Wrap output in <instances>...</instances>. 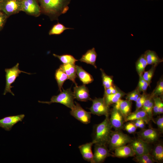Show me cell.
<instances>
[{"label":"cell","instance_id":"17","mask_svg":"<svg viewBox=\"0 0 163 163\" xmlns=\"http://www.w3.org/2000/svg\"><path fill=\"white\" fill-rule=\"evenodd\" d=\"M137 120H142L147 124L150 121L146 112L142 108L131 112L125 119L124 121L126 122Z\"/></svg>","mask_w":163,"mask_h":163},{"label":"cell","instance_id":"15","mask_svg":"<svg viewBox=\"0 0 163 163\" xmlns=\"http://www.w3.org/2000/svg\"><path fill=\"white\" fill-rule=\"evenodd\" d=\"M74 98L81 101H87L91 100L90 97L89 90L85 85L78 86L77 85L74 87L73 92Z\"/></svg>","mask_w":163,"mask_h":163},{"label":"cell","instance_id":"5","mask_svg":"<svg viewBox=\"0 0 163 163\" xmlns=\"http://www.w3.org/2000/svg\"><path fill=\"white\" fill-rule=\"evenodd\" d=\"M19 63H18L14 66L9 69H5V71L6 73V85L3 94L5 95L8 92L11 93L13 95H14L11 90L13 86L11 84L14 82L17 77L19 76L21 73H24L29 75L32 74L31 73L21 71L19 69Z\"/></svg>","mask_w":163,"mask_h":163},{"label":"cell","instance_id":"4","mask_svg":"<svg viewBox=\"0 0 163 163\" xmlns=\"http://www.w3.org/2000/svg\"><path fill=\"white\" fill-rule=\"evenodd\" d=\"M132 139L121 130L112 131L107 146L110 151H113L117 148L129 143Z\"/></svg>","mask_w":163,"mask_h":163},{"label":"cell","instance_id":"22","mask_svg":"<svg viewBox=\"0 0 163 163\" xmlns=\"http://www.w3.org/2000/svg\"><path fill=\"white\" fill-rule=\"evenodd\" d=\"M154 96L149 94L141 108L146 112L150 120L153 121V109L154 106Z\"/></svg>","mask_w":163,"mask_h":163},{"label":"cell","instance_id":"11","mask_svg":"<svg viewBox=\"0 0 163 163\" xmlns=\"http://www.w3.org/2000/svg\"><path fill=\"white\" fill-rule=\"evenodd\" d=\"M22 11L35 17L40 15L41 8L37 0H22Z\"/></svg>","mask_w":163,"mask_h":163},{"label":"cell","instance_id":"7","mask_svg":"<svg viewBox=\"0 0 163 163\" xmlns=\"http://www.w3.org/2000/svg\"><path fill=\"white\" fill-rule=\"evenodd\" d=\"M137 133L138 138L151 144L157 143L161 134L158 129L152 128L141 129Z\"/></svg>","mask_w":163,"mask_h":163},{"label":"cell","instance_id":"20","mask_svg":"<svg viewBox=\"0 0 163 163\" xmlns=\"http://www.w3.org/2000/svg\"><path fill=\"white\" fill-rule=\"evenodd\" d=\"M97 56V53L94 48L88 50L83 55L79 60L81 62H85L93 66L95 68H97L95 62Z\"/></svg>","mask_w":163,"mask_h":163},{"label":"cell","instance_id":"37","mask_svg":"<svg viewBox=\"0 0 163 163\" xmlns=\"http://www.w3.org/2000/svg\"><path fill=\"white\" fill-rule=\"evenodd\" d=\"M148 94L145 93H143L142 94H140L137 100L136 101V110H137L141 108L143 106L144 101L147 97Z\"/></svg>","mask_w":163,"mask_h":163},{"label":"cell","instance_id":"2","mask_svg":"<svg viewBox=\"0 0 163 163\" xmlns=\"http://www.w3.org/2000/svg\"><path fill=\"white\" fill-rule=\"evenodd\" d=\"M109 116H106L103 121L94 125L92 136V142L94 144L107 147L113 128L109 120Z\"/></svg>","mask_w":163,"mask_h":163},{"label":"cell","instance_id":"43","mask_svg":"<svg viewBox=\"0 0 163 163\" xmlns=\"http://www.w3.org/2000/svg\"><path fill=\"white\" fill-rule=\"evenodd\" d=\"M163 113V103L161 99L159 97L158 99V114L160 115Z\"/></svg>","mask_w":163,"mask_h":163},{"label":"cell","instance_id":"31","mask_svg":"<svg viewBox=\"0 0 163 163\" xmlns=\"http://www.w3.org/2000/svg\"><path fill=\"white\" fill-rule=\"evenodd\" d=\"M100 70L101 73L103 85L105 89L114 85L113 77L106 74L102 69H101Z\"/></svg>","mask_w":163,"mask_h":163},{"label":"cell","instance_id":"18","mask_svg":"<svg viewBox=\"0 0 163 163\" xmlns=\"http://www.w3.org/2000/svg\"><path fill=\"white\" fill-rule=\"evenodd\" d=\"M113 151V157L119 158H126L134 157L135 156L134 152L130 146L128 144L115 149Z\"/></svg>","mask_w":163,"mask_h":163},{"label":"cell","instance_id":"24","mask_svg":"<svg viewBox=\"0 0 163 163\" xmlns=\"http://www.w3.org/2000/svg\"><path fill=\"white\" fill-rule=\"evenodd\" d=\"M150 154L155 162L162 163L163 161V145L161 143H158L152 148Z\"/></svg>","mask_w":163,"mask_h":163},{"label":"cell","instance_id":"6","mask_svg":"<svg viewBox=\"0 0 163 163\" xmlns=\"http://www.w3.org/2000/svg\"><path fill=\"white\" fill-rule=\"evenodd\" d=\"M22 0H2L0 10L8 17L22 11Z\"/></svg>","mask_w":163,"mask_h":163},{"label":"cell","instance_id":"12","mask_svg":"<svg viewBox=\"0 0 163 163\" xmlns=\"http://www.w3.org/2000/svg\"><path fill=\"white\" fill-rule=\"evenodd\" d=\"M110 156L113 157L107 146L94 144L93 163H101Z\"/></svg>","mask_w":163,"mask_h":163},{"label":"cell","instance_id":"44","mask_svg":"<svg viewBox=\"0 0 163 163\" xmlns=\"http://www.w3.org/2000/svg\"><path fill=\"white\" fill-rule=\"evenodd\" d=\"M145 123L143 120H142L141 122L139 124V126L138 128L141 129H143L145 128Z\"/></svg>","mask_w":163,"mask_h":163},{"label":"cell","instance_id":"40","mask_svg":"<svg viewBox=\"0 0 163 163\" xmlns=\"http://www.w3.org/2000/svg\"><path fill=\"white\" fill-rule=\"evenodd\" d=\"M158 96H154L153 99L154 101V106L153 109V115H157L158 114Z\"/></svg>","mask_w":163,"mask_h":163},{"label":"cell","instance_id":"16","mask_svg":"<svg viewBox=\"0 0 163 163\" xmlns=\"http://www.w3.org/2000/svg\"><path fill=\"white\" fill-rule=\"evenodd\" d=\"M132 104L131 101L121 99L115 104L113 107L119 110L125 119L131 112Z\"/></svg>","mask_w":163,"mask_h":163},{"label":"cell","instance_id":"3","mask_svg":"<svg viewBox=\"0 0 163 163\" xmlns=\"http://www.w3.org/2000/svg\"><path fill=\"white\" fill-rule=\"evenodd\" d=\"M73 92L71 88L66 90L63 89V91L57 95L53 96L49 101H38V102L43 104H50L53 103H59L63 104L71 109L75 106Z\"/></svg>","mask_w":163,"mask_h":163},{"label":"cell","instance_id":"27","mask_svg":"<svg viewBox=\"0 0 163 163\" xmlns=\"http://www.w3.org/2000/svg\"><path fill=\"white\" fill-rule=\"evenodd\" d=\"M55 78L59 90L61 92L62 86L65 82L69 79L68 76L60 68L57 69L55 74Z\"/></svg>","mask_w":163,"mask_h":163},{"label":"cell","instance_id":"23","mask_svg":"<svg viewBox=\"0 0 163 163\" xmlns=\"http://www.w3.org/2000/svg\"><path fill=\"white\" fill-rule=\"evenodd\" d=\"M76 74L84 85L88 84L94 81L92 76L85 70L82 67L76 65Z\"/></svg>","mask_w":163,"mask_h":163},{"label":"cell","instance_id":"38","mask_svg":"<svg viewBox=\"0 0 163 163\" xmlns=\"http://www.w3.org/2000/svg\"><path fill=\"white\" fill-rule=\"evenodd\" d=\"M123 125V129L129 134H133L136 131L137 128L131 121Z\"/></svg>","mask_w":163,"mask_h":163},{"label":"cell","instance_id":"46","mask_svg":"<svg viewBox=\"0 0 163 163\" xmlns=\"http://www.w3.org/2000/svg\"></svg>","mask_w":163,"mask_h":163},{"label":"cell","instance_id":"28","mask_svg":"<svg viewBox=\"0 0 163 163\" xmlns=\"http://www.w3.org/2000/svg\"><path fill=\"white\" fill-rule=\"evenodd\" d=\"M148 64L144 54L141 55L136 63V71L139 76L142 75Z\"/></svg>","mask_w":163,"mask_h":163},{"label":"cell","instance_id":"9","mask_svg":"<svg viewBox=\"0 0 163 163\" xmlns=\"http://www.w3.org/2000/svg\"><path fill=\"white\" fill-rule=\"evenodd\" d=\"M133 149L135 156L150 154L152 148L151 144L146 142L138 137L132 139L128 144Z\"/></svg>","mask_w":163,"mask_h":163},{"label":"cell","instance_id":"33","mask_svg":"<svg viewBox=\"0 0 163 163\" xmlns=\"http://www.w3.org/2000/svg\"><path fill=\"white\" fill-rule=\"evenodd\" d=\"M156 66L155 65H152V67L149 70L145 71L142 75L143 78L148 83L150 86Z\"/></svg>","mask_w":163,"mask_h":163},{"label":"cell","instance_id":"45","mask_svg":"<svg viewBox=\"0 0 163 163\" xmlns=\"http://www.w3.org/2000/svg\"><path fill=\"white\" fill-rule=\"evenodd\" d=\"M2 0H0V2L2 1Z\"/></svg>","mask_w":163,"mask_h":163},{"label":"cell","instance_id":"25","mask_svg":"<svg viewBox=\"0 0 163 163\" xmlns=\"http://www.w3.org/2000/svg\"><path fill=\"white\" fill-rule=\"evenodd\" d=\"M148 65H157L163 62V59H160L156 53L150 50L145 51L144 54Z\"/></svg>","mask_w":163,"mask_h":163},{"label":"cell","instance_id":"35","mask_svg":"<svg viewBox=\"0 0 163 163\" xmlns=\"http://www.w3.org/2000/svg\"><path fill=\"white\" fill-rule=\"evenodd\" d=\"M140 92L136 87L134 90L126 94V99L130 101H133L136 102L140 95Z\"/></svg>","mask_w":163,"mask_h":163},{"label":"cell","instance_id":"34","mask_svg":"<svg viewBox=\"0 0 163 163\" xmlns=\"http://www.w3.org/2000/svg\"><path fill=\"white\" fill-rule=\"evenodd\" d=\"M154 96H159L163 94V78L160 79L157 83V85L152 93Z\"/></svg>","mask_w":163,"mask_h":163},{"label":"cell","instance_id":"8","mask_svg":"<svg viewBox=\"0 0 163 163\" xmlns=\"http://www.w3.org/2000/svg\"><path fill=\"white\" fill-rule=\"evenodd\" d=\"M92 104L89 109L91 113L98 116L109 115V106L105 103L104 97L97 98L91 100Z\"/></svg>","mask_w":163,"mask_h":163},{"label":"cell","instance_id":"30","mask_svg":"<svg viewBox=\"0 0 163 163\" xmlns=\"http://www.w3.org/2000/svg\"><path fill=\"white\" fill-rule=\"evenodd\" d=\"M53 55L58 58L63 64H75V62L78 60L75 59L72 55L70 54H64L59 55L53 54Z\"/></svg>","mask_w":163,"mask_h":163},{"label":"cell","instance_id":"39","mask_svg":"<svg viewBox=\"0 0 163 163\" xmlns=\"http://www.w3.org/2000/svg\"><path fill=\"white\" fill-rule=\"evenodd\" d=\"M153 121L158 126V129L161 133H163V116H159L153 119Z\"/></svg>","mask_w":163,"mask_h":163},{"label":"cell","instance_id":"19","mask_svg":"<svg viewBox=\"0 0 163 163\" xmlns=\"http://www.w3.org/2000/svg\"><path fill=\"white\" fill-rule=\"evenodd\" d=\"M93 144L92 142L81 145L78 147L83 159L91 163H93V154L92 151V146Z\"/></svg>","mask_w":163,"mask_h":163},{"label":"cell","instance_id":"26","mask_svg":"<svg viewBox=\"0 0 163 163\" xmlns=\"http://www.w3.org/2000/svg\"><path fill=\"white\" fill-rule=\"evenodd\" d=\"M126 94L120 90L117 92L112 94H104L103 97L106 104L110 106L111 104H115Z\"/></svg>","mask_w":163,"mask_h":163},{"label":"cell","instance_id":"14","mask_svg":"<svg viewBox=\"0 0 163 163\" xmlns=\"http://www.w3.org/2000/svg\"><path fill=\"white\" fill-rule=\"evenodd\" d=\"M24 114L6 117L0 119V127L9 131L18 123L22 121L25 117Z\"/></svg>","mask_w":163,"mask_h":163},{"label":"cell","instance_id":"41","mask_svg":"<svg viewBox=\"0 0 163 163\" xmlns=\"http://www.w3.org/2000/svg\"><path fill=\"white\" fill-rule=\"evenodd\" d=\"M120 90L113 85L104 89V94H115Z\"/></svg>","mask_w":163,"mask_h":163},{"label":"cell","instance_id":"29","mask_svg":"<svg viewBox=\"0 0 163 163\" xmlns=\"http://www.w3.org/2000/svg\"><path fill=\"white\" fill-rule=\"evenodd\" d=\"M73 29V28L65 27L63 24L58 22L54 25L50 30L49 34L50 35H60L65 30L67 29Z\"/></svg>","mask_w":163,"mask_h":163},{"label":"cell","instance_id":"13","mask_svg":"<svg viewBox=\"0 0 163 163\" xmlns=\"http://www.w3.org/2000/svg\"><path fill=\"white\" fill-rule=\"evenodd\" d=\"M109 120L115 130H121L123 129L124 118L120 112L115 107L110 110Z\"/></svg>","mask_w":163,"mask_h":163},{"label":"cell","instance_id":"10","mask_svg":"<svg viewBox=\"0 0 163 163\" xmlns=\"http://www.w3.org/2000/svg\"><path fill=\"white\" fill-rule=\"evenodd\" d=\"M75 106L71 109L70 114L83 123H89L91 121V113L85 110L78 102L75 101Z\"/></svg>","mask_w":163,"mask_h":163},{"label":"cell","instance_id":"42","mask_svg":"<svg viewBox=\"0 0 163 163\" xmlns=\"http://www.w3.org/2000/svg\"><path fill=\"white\" fill-rule=\"evenodd\" d=\"M8 17L2 11L0 10V30L3 27Z\"/></svg>","mask_w":163,"mask_h":163},{"label":"cell","instance_id":"36","mask_svg":"<svg viewBox=\"0 0 163 163\" xmlns=\"http://www.w3.org/2000/svg\"><path fill=\"white\" fill-rule=\"evenodd\" d=\"M139 76V79L137 88L141 92L145 93L149 85L148 83L143 78L142 75Z\"/></svg>","mask_w":163,"mask_h":163},{"label":"cell","instance_id":"1","mask_svg":"<svg viewBox=\"0 0 163 163\" xmlns=\"http://www.w3.org/2000/svg\"><path fill=\"white\" fill-rule=\"evenodd\" d=\"M71 0H37L41 13L48 16L52 20H57L62 14L66 13Z\"/></svg>","mask_w":163,"mask_h":163},{"label":"cell","instance_id":"32","mask_svg":"<svg viewBox=\"0 0 163 163\" xmlns=\"http://www.w3.org/2000/svg\"><path fill=\"white\" fill-rule=\"evenodd\" d=\"M134 157L133 160L138 163H154L155 162L150 154H144Z\"/></svg>","mask_w":163,"mask_h":163},{"label":"cell","instance_id":"21","mask_svg":"<svg viewBox=\"0 0 163 163\" xmlns=\"http://www.w3.org/2000/svg\"><path fill=\"white\" fill-rule=\"evenodd\" d=\"M68 76L69 79L77 85L75 81L77 77L76 72V65L75 64H62L60 65L59 67Z\"/></svg>","mask_w":163,"mask_h":163}]
</instances>
